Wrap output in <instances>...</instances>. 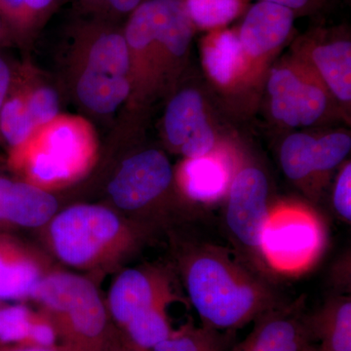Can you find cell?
<instances>
[{
  "mask_svg": "<svg viewBox=\"0 0 351 351\" xmlns=\"http://www.w3.org/2000/svg\"><path fill=\"white\" fill-rule=\"evenodd\" d=\"M15 39H14L12 34L0 17V46L7 45V44H10Z\"/></svg>",
  "mask_w": 351,
  "mask_h": 351,
  "instance_id": "cell-34",
  "label": "cell"
},
{
  "mask_svg": "<svg viewBox=\"0 0 351 351\" xmlns=\"http://www.w3.org/2000/svg\"><path fill=\"white\" fill-rule=\"evenodd\" d=\"M178 267L203 326L234 332L286 304L269 279L223 247L182 244Z\"/></svg>",
  "mask_w": 351,
  "mask_h": 351,
  "instance_id": "cell-1",
  "label": "cell"
},
{
  "mask_svg": "<svg viewBox=\"0 0 351 351\" xmlns=\"http://www.w3.org/2000/svg\"><path fill=\"white\" fill-rule=\"evenodd\" d=\"M247 0H184L195 29H223L243 12Z\"/></svg>",
  "mask_w": 351,
  "mask_h": 351,
  "instance_id": "cell-27",
  "label": "cell"
},
{
  "mask_svg": "<svg viewBox=\"0 0 351 351\" xmlns=\"http://www.w3.org/2000/svg\"><path fill=\"white\" fill-rule=\"evenodd\" d=\"M12 76L13 69L10 64L0 55V110L10 89Z\"/></svg>",
  "mask_w": 351,
  "mask_h": 351,
  "instance_id": "cell-32",
  "label": "cell"
},
{
  "mask_svg": "<svg viewBox=\"0 0 351 351\" xmlns=\"http://www.w3.org/2000/svg\"><path fill=\"white\" fill-rule=\"evenodd\" d=\"M13 75L22 89L27 110L36 128L56 119L60 110L57 90L36 78L29 69H13Z\"/></svg>",
  "mask_w": 351,
  "mask_h": 351,
  "instance_id": "cell-24",
  "label": "cell"
},
{
  "mask_svg": "<svg viewBox=\"0 0 351 351\" xmlns=\"http://www.w3.org/2000/svg\"><path fill=\"white\" fill-rule=\"evenodd\" d=\"M233 334L206 326L184 325L152 351H228Z\"/></svg>",
  "mask_w": 351,
  "mask_h": 351,
  "instance_id": "cell-25",
  "label": "cell"
},
{
  "mask_svg": "<svg viewBox=\"0 0 351 351\" xmlns=\"http://www.w3.org/2000/svg\"><path fill=\"white\" fill-rule=\"evenodd\" d=\"M225 225L247 265L267 277L260 254L261 237L269 215V181L265 171L241 158L225 198Z\"/></svg>",
  "mask_w": 351,
  "mask_h": 351,
  "instance_id": "cell-8",
  "label": "cell"
},
{
  "mask_svg": "<svg viewBox=\"0 0 351 351\" xmlns=\"http://www.w3.org/2000/svg\"><path fill=\"white\" fill-rule=\"evenodd\" d=\"M36 129L22 89L13 75L8 95L0 110V138L13 151L25 144Z\"/></svg>",
  "mask_w": 351,
  "mask_h": 351,
  "instance_id": "cell-22",
  "label": "cell"
},
{
  "mask_svg": "<svg viewBox=\"0 0 351 351\" xmlns=\"http://www.w3.org/2000/svg\"><path fill=\"white\" fill-rule=\"evenodd\" d=\"M201 58L208 77L221 91H237L254 84L237 32L225 29L209 32L201 43Z\"/></svg>",
  "mask_w": 351,
  "mask_h": 351,
  "instance_id": "cell-16",
  "label": "cell"
},
{
  "mask_svg": "<svg viewBox=\"0 0 351 351\" xmlns=\"http://www.w3.org/2000/svg\"><path fill=\"white\" fill-rule=\"evenodd\" d=\"M263 1L272 2L287 7L295 14V16L311 15L316 13L323 8L328 0H263Z\"/></svg>",
  "mask_w": 351,
  "mask_h": 351,
  "instance_id": "cell-31",
  "label": "cell"
},
{
  "mask_svg": "<svg viewBox=\"0 0 351 351\" xmlns=\"http://www.w3.org/2000/svg\"><path fill=\"white\" fill-rule=\"evenodd\" d=\"M304 300L271 309L254 321L255 326L232 351H301L313 341Z\"/></svg>",
  "mask_w": 351,
  "mask_h": 351,
  "instance_id": "cell-14",
  "label": "cell"
},
{
  "mask_svg": "<svg viewBox=\"0 0 351 351\" xmlns=\"http://www.w3.org/2000/svg\"><path fill=\"white\" fill-rule=\"evenodd\" d=\"M50 191L0 176V225L43 228L58 212Z\"/></svg>",
  "mask_w": 351,
  "mask_h": 351,
  "instance_id": "cell-17",
  "label": "cell"
},
{
  "mask_svg": "<svg viewBox=\"0 0 351 351\" xmlns=\"http://www.w3.org/2000/svg\"><path fill=\"white\" fill-rule=\"evenodd\" d=\"M332 207L339 219L346 223L351 221V164L341 167L335 182L332 198Z\"/></svg>",
  "mask_w": 351,
  "mask_h": 351,
  "instance_id": "cell-30",
  "label": "cell"
},
{
  "mask_svg": "<svg viewBox=\"0 0 351 351\" xmlns=\"http://www.w3.org/2000/svg\"><path fill=\"white\" fill-rule=\"evenodd\" d=\"M113 205L147 230L169 221L170 210L184 207L172 201L174 169L164 152L144 149L127 157L108 184Z\"/></svg>",
  "mask_w": 351,
  "mask_h": 351,
  "instance_id": "cell-7",
  "label": "cell"
},
{
  "mask_svg": "<svg viewBox=\"0 0 351 351\" xmlns=\"http://www.w3.org/2000/svg\"><path fill=\"white\" fill-rule=\"evenodd\" d=\"M32 313L24 304L0 306V341L23 345L29 334Z\"/></svg>",
  "mask_w": 351,
  "mask_h": 351,
  "instance_id": "cell-28",
  "label": "cell"
},
{
  "mask_svg": "<svg viewBox=\"0 0 351 351\" xmlns=\"http://www.w3.org/2000/svg\"><path fill=\"white\" fill-rule=\"evenodd\" d=\"M350 149V134L334 132L315 138L313 147L314 181L318 196L332 171L345 160Z\"/></svg>",
  "mask_w": 351,
  "mask_h": 351,
  "instance_id": "cell-26",
  "label": "cell"
},
{
  "mask_svg": "<svg viewBox=\"0 0 351 351\" xmlns=\"http://www.w3.org/2000/svg\"><path fill=\"white\" fill-rule=\"evenodd\" d=\"M112 351H142L138 350V348H134L131 346L125 339L123 338L121 341H117L114 339Z\"/></svg>",
  "mask_w": 351,
  "mask_h": 351,
  "instance_id": "cell-36",
  "label": "cell"
},
{
  "mask_svg": "<svg viewBox=\"0 0 351 351\" xmlns=\"http://www.w3.org/2000/svg\"><path fill=\"white\" fill-rule=\"evenodd\" d=\"M301 351H320L319 348H318V346H314L311 345V343H308V345H306L304 346V348Z\"/></svg>",
  "mask_w": 351,
  "mask_h": 351,
  "instance_id": "cell-37",
  "label": "cell"
},
{
  "mask_svg": "<svg viewBox=\"0 0 351 351\" xmlns=\"http://www.w3.org/2000/svg\"><path fill=\"white\" fill-rule=\"evenodd\" d=\"M327 226L313 207L297 200L271 203L261 237L267 276H301L315 267L326 249Z\"/></svg>",
  "mask_w": 351,
  "mask_h": 351,
  "instance_id": "cell-6",
  "label": "cell"
},
{
  "mask_svg": "<svg viewBox=\"0 0 351 351\" xmlns=\"http://www.w3.org/2000/svg\"><path fill=\"white\" fill-rule=\"evenodd\" d=\"M53 269L43 252L15 237L0 234V301L31 299L32 291Z\"/></svg>",
  "mask_w": 351,
  "mask_h": 351,
  "instance_id": "cell-15",
  "label": "cell"
},
{
  "mask_svg": "<svg viewBox=\"0 0 351 351\" xmlns=\"http://www.w3.org/2000/svg\"><path fill=\"white\" fill-rule=\"evenodd\" d=\"M315 138L306 133L291 134L283 141L279 152L284 174L313 200L318 198L314 181Z\"/></svg>",
  "mask_w": 351,
  "mask_h": 351,
  "instance_id": "cell-20",
  "label": "cell"
},
{
  "mask_svg": "<svg viewBox=\"0 0 351 351\" xmlns=\"http://www.w3.org/2000/svg\"><path fill=\"white\" fill-rule=\"evenodd\" d=\"M43 228L53 256L85 271L114 269L135 255L152 233L119 212L97 204L71 205Z\"/></svg>",
  "mask_w": 351,
  "mask_h": 351,
  "instance_id": "cell-2",
  "label": "cell"
},
{
  "mask_svg": "<svg viewBox=\"0 0 351 351\" xmlns=\"http://www.w3.org/2000/svg\"><path fill=\"white\" fill-rule=\"evenodd\" d=\"M175 299L169 270L143 265L120 272L108 290L105 304L110 317L123 328L137 314Z\"/></svg>",
  "mask_w": 351,
  "mask_h": 351,
  "instance_id": "cell-11",
  "label": "cell"
},
{
  "mask_svg": "<svg viewBox=\"0 0 351 351\" xmlns=\"http://www.w3.org/2000/svg\"><path fill=\"white\" fill-rule=\"evenodd\" d=\"M97 152L96 136L86 120L59 114L10 151L9 163L23 181L51 193L86 175L96 163Z\"/></svg>",
  "mask_w": 351,
  "mask_h": 351,
  "instance_id": "cell-4",
  "label": "cell"
},
{
  "mask_svg": "<svg viewBox=\"0 0 351 351\" xmlns=\"http://www.w3.org/2000/svg\"><path fill=\"white\" fill-rule=\"evenodd\" d=\"M240 160L241 157L223 143L207 156L184 158L174 170L180 197L189 205H212L225 199Z\"/></svg>",
  "mask_w": 351,
  "mask_h": 351,
  "instance_id": "cell-13",
  "label": "cell"
},
{
  "mask_svg": "<svg viewBox=\"0 0 351 351\" xmlns=\"http://www.w3.org/2000/svg\"><path fill=\"white\" fill-rule=\"evenodd\" d=\"M204 99L193 88H184L171 98L164 113V137L169 149L179 154L189 138L208 121Z\"/></svg>",
  "mask_w": 351,
  "mask_h": 351,
  "instance_id": "cell-19",
  "label": "cell"
},
{
  "mask_svg": "<svg viewBox=\"0 0 351 351\" xmlns=\"http://www.w3.org/2000/svg\"><path fill=\"white\" fill-rule=\"evenodd\" d=\"M171 302H162L137 314L124 326L123 338L134 348L152 351L169 338L171 329L167 307Z\"/></svg>",
  "mask_w": 351,
  "mask_h": 351,
  "instance_id": "cell-23",
  "label": "cell"
},
{
  "mask_svg": "<svg viewBox=\"0 0 351 351\" xmlns=\"http://www.w3.org/2000/svg\"><path fill=\"white\" fill-rule=\"evenodd\" d=\"M313 341L320 351H351V299L335 295L313 315L307 316Z\"/></svg>",
  "mask_w": 351,
  "mask_h": 351,
  "instance_id": "cell-18",
  "label": "cell"
},
{
  "mask_svg": "<svg viewBox=\"0 0 351 351\" xmlns=\"http://www.w3.org/2000/svg\"><path fill=\"white\" fill-rule=\"evenodd\" d=\"M71 69L76 100L92 114L108 117L130 100L128 46L112 22L94 18L78 25Z\"/></svg>",
  "mask_w": 351,
  "mask_h": 351,
  "instance_id": "cell-3",
  "label": "cell"
},
{
  "mask_svg": "<svg viewBox=\"0 0 351 351\" xmlns=\"http://www.w3.org/2000/svg\"><path fill=\"white\" fill-rule=\"evenodd\" d=\"M31 300L56 321L71 351H112L107 306L87 277L53 269L41 279Z\"/></svg>",
  "mask_w": 351,
  "mask_h": 351,
  "instance_id": "cell-5",
  "label": "cell"
},
{
  "mask_svg": "<svg viewBox=\"0 0 351 351\" xmlns=\"http://www.w3.org/2000/svg\"><path fill=\"white\" fill-rule=\"evenodd\" d=\"M78 1L84 10L88 13L93 14L94 18H97L107 0H78Z\"/></svg>",
  "mask_w": 351,
  "mask_h": 351,
  "instance_id": "cell-33",
  "label": "cell"
},
{
  "mask_svg": "<svg viewBox=\"0 0 351 351\" xmlns=\"http://www.w3.org/2000/svg\"><path fill=\"white\" fill-rule=\"evenodd\" d=\"M8 351H71L68 346H53V348H38V346H23Z\"/></svg>",
  "mask_w": 351,
  "mask_h": 351,
  "instance_id": "cell-35",
  "label": "cell"
},
{
  "mask_svg": "<svg viewBox=\"0 0 351 351\" xmlns=\"http://www.w3.org/2000/svg\"><path fill=\"white\" fill-rule=\"evenodd\" d=\"M295 57L319 76L336 100L351 101V41L346 31L315 29L298 39Z\"/></svg>",
  "mask_w": 351,
  "mask_h": 351,
  "instance_id": "cell-12",
  "label": "cell"
},
{
  "mask_svg": "<svg viewBox=\"0 0 351 351\" xmlns=\"http://www.w3.org/2000/svg\"><path fill=\"white\" fill-rule=\"evenodd\" d=\"M267 88L272 117L293 128L317 123L332 97L315 71L295 55L270 71Z\"/></svg>",
  "mask_w": 351,
  "mask_h": 351,
  "instance_id": "cell-9",
  "label": "cell"
},
{
  "mask_svg": "<svg viewBox=\"0 0 351 351\" xmlns=\"http://www.w3.org/2000/svg\"><path fill=\"white\" fill-rule=\"evenodd\" d=\"M295 17L287 7L263 0L247 11L237 36L253 83L263 77L269 62L292 36Z\"/></svg>",
  "mask_w": 351,
  "mask_h": 351,
  "instance_id": "cell-10",
  "label": "cell"
},
{
  "mask_svg": "<svg viewBox=\"0 0 351 351\" xmlns=\"http://www.w3.org/2000/svg\"><path fill=\"white\" fill-rule=\"evenodd\" d=\"M61 0H0V17L15 40L32 38Z\"/></svg>",
  "mask_w": 351,
  "mask_h": 351,
  "instance_id": "cell-21",
  "label": "cell"
},
{
  "mask_svg": "<svg viewBox=\"0 0 351 351\" xmlns=\"http://www.w3.org/2000/svg\"><path fill=\"white\" fill-rule=\"evenodd\" d=\"M59 336L56 321L50 313L40 308L32 313L29 334L23 346L53 348L56 346Z\"/></svg>",
  "mask_w": 351,
  "mask_h": 351,
  "instance_id": "cell-29",
  "label": "cell"
}]
</instances>
